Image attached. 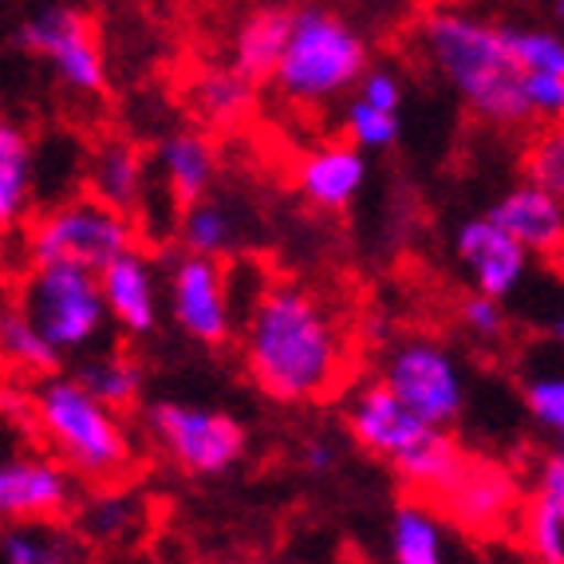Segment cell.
<instances>
[{
	"instance_id": "1",
	"label": "cell",
	"mask_w": 564,
	"mask_h": 564,
	"mask_svg": "<svg viewBox=\"0 0 564 564\" xmlns=\"http://www.w3.org/2000/svg\"><path fill=\"white\" fill-rule=\"evenodd\" d=\"M241 351L249 379L273 403H321L348 379V339L321 292L269 281L245 316Z\"/></svg>"
},
{
	"instance_id": "2",
	"label": "cell",
	"mask_w": 564,
	"mask_h": 564,
	"mask_svg": "<svg viewBox=\"0 0 564 564\" xmlns=\"http://www.w3.org/2000/svg\"><path fill=\"white\" fill-rule=\"evenodd\" d=\"M419 40L431 64L438 67V76L481 122L506 127V131L533 122L525 99V67L509 52L501 24L458 9H434L419 24Z\"/></svg>"
},
{
	"instance_id": "3",
	"label": "cell",
	"mask_w": 564,
	"mask_h": 564,
	"mask_svg": "<svg viewBox=\"0 0 564 564\" xmlns=\"http://www.w3.org/2000/svg\"><path fill=\"white\" fill-rule=\"evenodd\" d=\"M348 431L367 454H376L399 474L414 501L438 498L470 458L446 426L426 423L406 403H399L383 379L356 391L348 403Z\"/></svg>"
},
{
	"instance_id": "4",
	"label": "cell",
	"mask_w": 564,
	"mask_h": 564,
	"mask_svg": "<svg viewBox=\"0 0 564 564\" xmlns=\"http://www.w3.org/2000/svg\"><path fill=\"white\" fill-rule=\"evenodd\" d=\"M29 419L52 454L87 486H115L131 470L134 443L119 411L104 406L76 376H52L29 395Z\"/></svg>"
},
{
	"instance_id": "5",
	"label": "cell",
	"mask_w": 564,
	"mask_h": 564,
	"mask_svg": "<svg viewBox=\"0 0 564 564\" xmlns=\"http://www.w3.org/2000/svg\"><path fill=\"white\" fill-rule=\"evenodd\" d=\"M367 67H371V52L356 24L321 4H304V9H292L289 47L276 67L273 87L276 95H284V104L312 111L359 87Z\"/></svg>"
},
{
	"instance_id": "6",
	"label": "cell",
	"mask_w": 564,
	"mask_h": 564,
	"mask_svg": "<svg viewBox=\"0 0 564 564\" xmlns=\"http://www.w3.org/2000/svg\"><path fill=\"white\" fill-rule=\"evenodd\" d=\"M20 234H24L29 264H79L91 273L139 245L134 217L99 202L95 194H79L40 209Z\"/></svg>"
},
{
	"instance_id": "7",
	"label": "cell",
	"mask_w": 564,
	"mask_h": 564,
	"mask_svg": "<svg viewBox=\"0 0 564 564\" xmlns=\"http://www.w3.org/2000/svg\"><path fill=\"white\" fill-rule=\"evenodd\" d=\"M64 356L91 348L111 324L99 273L79 264H29L9 292Z\"/></svg>"
},
{
	"instance_id": "8",
	"label": "cell",
	"mask_w": 564,
	"mask_h": 564,
	"mask_svg": "<svg viewBox=\"0 0 564 564\" xmlns=\"http://www.w3.org/2000/svg\"><path fill=\"white\" fill-rule=\"evenodd\" d=\"M142 431L151 434V443L178 470L194 474V478H217V474L234 470L249 443L245 426L234 414L198 403H170V399L142 411Z\"/></svg>"
},
{
	"instance_id": "9",
	"label": "cell",
	"mask_w": 564,
	"mask_h": 564,
	"mask_svg": "<svg viewBox=\"0 0 564 564\" xmlns=\"http://www.w3.org/2000/svg\"><path fill=\"white\" fill-rule=\"evenodd\" d=\"M17 44L44 59L56 79L76 95H99L107 87V59L91 17L76 4H40L17 29Z\"/></svg>"
},
{
	"instance_id": "10",
	"label": "cell",
	"mask_w": 564,
	"mask_h": 564,
	"mask_svg": "<svg viewBox=\"0 0 564 564\" xmlns=\"http://www.w3.org/2000/svg\"><path fill=\"white\" fill-rule=\"evenodd\" d=\"M383 383L419 419L446 426V431L466 411V376H462L458 359L443 344H434V339H406V344H399L383 364Z\"/></svg>"
},
{
	"instance_id": "11",
	"label": "cell",
	"mask_w": 564,
	"mask_h": 564,
	"mask_svg": "<svg viewBox=\"0 0 564 564\" xmlns=\"http://www.w3.org/2000/svg\"><path fill=\"white\" fill-rule=\"evenodd\" d=\"M170 316L189 339L221 348L234 336V284L217 257L178 253L166 273Z\"/></svg>"
},
{
	"instance_id": "12",
	"label": "cell",
	"mask_w": 564,
	"mask_h": 564,
	"mask_svg": "<svg viewBox=\"0 0 564 564\" xmlns=\"http://www.w3.org/2000/svg\"><path fill=\"white\" fill-rule=\"evenodd\" d=\"M76 481L79 478L56 454H4L0 458V525L72 518Z\"/></svg>"
},
{
	"instance_id": "13",
	"label": "cell",
	"mask_w": 564,
	"mask_h": 564,
	"mask_svg": "<svg viewBox=\"0 0 564 564\" xmlns=\"http://www.w3.org/2000/svg\"><path fill=\"white\" fill-rule=\"evenodd\" d=\"M518 481L513 474L501 470L498 462L486 458H466L458 474H454L451 486L434 498L438 513L451 518L454 525L474 529V533H498L513 513H518Z\"/></svg>"
},
{
	"instance_id": "14",
	"label": "cell",
	"mask_w": 564,
	"mask_h": 564,
	"mask_svg": "<svg viewBox=\"0 0 564 564\" xmlns=\"http://www.w3.org/2000/svg\"><path fill=\"white\" fill-rule=\"evenodd\" d=\"M454 253L470 273L474 292H486L494 301H506L521 289L529 273V249H521L489 214L462 221L454 237Z\"/></svg>"
},
{
	"instance_id": "15",
	"label": "cell",
	"mask_w": 564,
	"mask_h": 564,
	"mask_svg": "<svg viewBox=\"0 0 564 564\" xmlns=\"http://www.w3.org/2000/svg\"><path fill=\"white\" fill-rule=\"evenodd\" d=\"M99 289H104L107 316L119 332L151 336L159 328V276H154V261L142 245L99 269Z\"/></svg>"
},
{
	"instance_id": "16",
	"label": "cell",
	"mask_w": 564,
	"mask_h": 564,
	"mask_svg": "<svg viewBox=\"0 0 564 564\" xmlns=\"http://www.w3.org/2000/svg\"><path fill=\"white\" fill-rule=\"evenodd\" d=\"M364 182V151L351 147V142H324V147L304 151L301 162H296V189H301V198L308 206L324 209V214H344L359 198Z\"/></svg>"
},
{
	"instance_id": "17",
	"label": "cell",
	"mask_w": 564,
	"mask_h": 564,
	"mask_svg": "<svg viewBox=\"0 0 564 564\" xmlns=\"http://www.w3.org/2000/svg\"><path fill=\"white\" fill-rule=\"evenodd\" d=\"M489 217L529 253L553 257L564 249V202L533 182H521L506 198L494 202Z\"/></svg>"
},
{
	"instance_id": "18",
	"label": "cell",
	"mask_w": 564,
	"mask_h": 564,
	"mask_svg": "<svg viewBox=\"0 0 564 564\" xmlns=\"http://www.w3.org/2000/svg\"><path fill=\"white\" fill-rule=\"evenodd\" d=\"M154 162H159V178L174 214L209 198V189L217 182V147L209 142V134L174 131L170 139L159 142Z\"/></svg>"
},
{
	"instance_id": "19",
	"label": "cell",
	"mask_w": 564,
	"mask_h": 564,
	"mask_svg": "<svg viewBox=\"0 0 564 564\" xmlns=\"http://www.w3.org/2000/svg\"><path fill=\"white\" fill-rule=\"evenodd\" d=\"M521 536L536 564H564V451L549 454L521 506Z\"/></svg>"
},
{
	"instance_id": "20",
	"label": "cell",
	"mask_w": 564,
	"mask_h": 564,
	"mask_svg": "<svg viewBox=\"0 0 564 564\" xmlns=\"http://www.w3.org/2000/svg\"><path fill=\"white\" fill-rule=\"evenodd\" d=\"M0 371L32 383L64 371V351L32 324V316L12 296H0Z\"/></svg>"
},
{
	"instance_id": "21",
	"label": "cell",
	"mask_w": 564,
	"mask_h": 564,
	"mask_svg": "<svg viewBox=\"0 0 564 564\" xmlns=\"http://www.w3.org/2000/svg\"><path fill=\"white\" fill-rule=\"evenodd\" d=\"M289 32H292V9H276V4L253 9L234 32V44H229V67L241 72L253 87L273 84L284 47H289Z\"/></svg>"
},
{
	"instance_id": "22",
	"label": "cell",
	"mask_w": 564,
	"mask_h": 564,
	"mask_svg": "<svg viewBox=\"0 0 564 564\" xmlns=\"http://www.w3.org/2000/svg\"><path fill=\"white\" fill-rule=\"evenodd\" d=\"M87 194L122 214H139L147 202V159L134 142L107 139L87 159Z\"/></svg>"
},
{
	"instance_id": "23",
	"label": "cell",
	"mask_w": 564,
	"mask_h": 564,
	"mask_svg": "<svg viewBox=\"0 0 564 564\" xmlns=\"http://www.w3.org/2000/svg\"><path fill=\"white\" fill-rule=\"evenodd\" d=\"M36 198V151L17 122L0 115V234L24 229Z\"/></svg>"
},
{
	"instance_id": "24",
	"label": "cell",
	"mask_w": 564,
	"mask_h": 564,
	"mask_svg": "<svg viewBox=\"0 0 564 564\" xmlns=\"http://www.w3.org/2000/svg\"><path fill=\"white\" fill-rule=\"evenodd\" d=\"M84 536L67 521H12L0 525V564H79Z\"/></svg>"
},
{
	"instance_id": "25",
	"label": "cell",
	"mask_w": 564,
	"mask_h": 564,
	"mask_svg": "<svg viewBox=\"0 0 564 564\" xmlns=\"http://www.w3.org/2000/svg\"><path fill=\"white\" fill-rule=\"evenodd\" d=\"M178 241H182V253H198V257H229L237 245V234H241V221H237L234 206L221 198H202L194 202L189 209L178 214Z\"/></svg>"
},
{
	"instance_id": "26",
	"label": "cell",
	"mask_w": 564,
	"mask_h": 564,
	"mask_svg": "<svg viewBox=\"0 0 564 564\" xmlns=\"http://www.w3.org/2000/svg\"><path fill=\"white\" fill-rule=\"evenodd\" d=\"M257 87L234 67H209L189 87V104L209 127H234L253 111Z\"/></svg>"
},
{
	"instance_id": "27",
	"label": "cell",
	"mask_w": 564,
	"mask_h": 564,
	"mask_svg": "<svg viewBox=\"0 0 564 564\" xmlns=\"http://www.w3.org/2000/svg\"><path fill=\"white\" fill-rule=\"evenodd\" d=\"M72 376L79 379L84 391H91L99 403L111 406V411H119V414L131 411V406L139 403L142 379H147L142 376L139 359L127 356V351H104V356L84 359Z\"/></svg>"
},
{
	"instance_id": "28",
	"label": "cell",
	"mask_w": 564,
	"mask_h": 564,
	"mask_svg": "<svg viewBox=\"0 0 564 564\" xmlns=\"http://www.w3.org/2000/svg\"><path fill=\"white\" fill-rule=\"evenodd\" d=\"M391 561L395 564H451L443 521L423 501H403L391 518Z\"/></svg>"
},
{
	"instance_id": "29",
	"label": "cell",
	"mask_w": 564,
	"mask_h": 564,
	"mask_svg": "<svg viewBox=\"0 0 564 564\" xmlns=\"http://www.w3.org/2000/svg\"><path fill=\"white\" fill-rule=\"evenodd\" d=\"M76 533L84 541H107V545H119L127 536L139 533V521H142V501L131 498V494H122L115 486H104L99 494L76 506Z\"/></svg>"
},
{
	"instance_id": "30",
	"label": "cell",
	"mask_w": 564,
	"mask_h": 564,
	"mask_svg": "<svg viewBox=\"0 0 564 564\" xmlns=\"http://www.w3.org/2000/svg\"><path fill=\"white\" fill-rule=\"evenodd\" d=\"M525 182L564 202V122H549L525 147Z\"/></svg>"
},
{
	"instance_id": "31",
	"label": "cell",
	"mask_w": 564,
	"mask_h": 564,
	"mask_svg": "<svg viewBox=\"0 0 564 564\" xmlns=\"http://www.w3.org/2000/svg\"><path fill=\"white\" fill-rule=\"evenodd\" d=\"M399 131L403 127H399L395 111H379V107H371L359 95L344 107V134L359 151H391L399 142Z\"/></svg>"
},
{
	"instance_id": "32",
	"label": "cell",
	"mask_w": 564,
	"mask_h": 564,
	"mask_svg": "<svg viewBox=\"0 0 564 564\" xmlns=\"http://www.w3.org/2000/svg\"><path fill=\"white\" fill-rule=\"evenodd\" d=\"M506 32V44L513 52L525 72H553V76H564V36L545 29H525V24H501Z\"/></svg>"
},
{
	"instance_id": "33",
	"label": "cell",
	"mask_w": 564,
	"mask_h": 564,
	"mask_svg": "<svg viewBox=\"0 0 564 564\" xmlns=\"http://www.w3.org/2000/svg\"><path fill=\"white\" fill-rule=\"evenodd\" d=\"M525 406L533 423L564 451V371H536L525 379Z\"/></svg>"
},
{
	"instance_id": "34",
	"label": "cell",
	"mask_w": 564,
	"mask_h": 564,
	"mask_svg": "<svg viewBox=\"0 0 564 564\" xmlns=\"http://www.w3.org/2000/svg\"><path fill=\"white\" fill-rule=\"evenodd\" d=\"M525 99L533 122L549 127V122H564V76L553 72H525Z\"/></svg>"
},
{
	"instance_id": "35",
	"label": "cell",
	"mask_w": 564,
	"mask_h": 564,
	"mask_svg": "<svg viewBox=\"0 0 564 564\" xmlns=\"http://www.w3.org/2000/svg\"><path fill=\"white\" fill-rule=\"evenodd\" d=\"M462 324L474 332L478 339H498L506 332V312H501V301L486 296V292H470L458 308Z\"/></svg>"
},
{
	"instance_id": "36",
	"label": "cell",
	"mask_w": 564,
	"mask_h": 564,
	"mask_svg": "<svg viewBox=\"0 0 564 564\" xmlns=\"http://www.w3.org/2000/svg\"><path fill=\"white\" fill-rule=\"evenodd\" d=\"M356 95L367 99L371 107H379V111L399 115V107H403V84H399V76L387 72V67H367V76L359 79Z\"/></svg>"
},
{
	"instance_id": "37",
	"label": "cell",
	"mask_w": 564,
	"mask_h": 564,
	"mask_svg": "<svg viewBox=\"0 0 564 564\" xmlns=\"http://www.w3.org/2000/svg\"><path fill=\"white\" fill-rule=\"evenodd\" d=\"M339 462V451L332 443H324V438H312L308 446H304V466H308L312 474H332Z\"/></svg>"
},
{
	"instance_id": "38",
	"label": "cell",
	"mask_w": 564,
	"mask_h": 564,
	"mask_svg": "<svg viewBox=\"0 0 564 564\" xmlns=\"http://www.w3.org/2000/svg\"><path fill=\"white\" fill-rule=\"evenodd\" d=\"M553 332H556V339H561V348H564V312H561V316H556Z\"/></svg>"
},
{
	"instance_id": "39",
	"label": "cell",
	"mask_w": 564,
	"mask_h": 564,
	"mask_svg": "<svg viewBox=\"0 0 564 564\" xmlns=\"http://www.w3.org/2000/svg\"><path fill=\"white\" fill-rule=\"evenodd\" d=\"M549 4H553V12H556V17L564 20V0H549Z\"/></svg>"
},
{
	"instance_id": "40",
	"label": "cell",
	"mask_w": 564,
	"mask_h": 564,
	"mask_svg": "<svg viewBox=\"0 0 564 564\" xmlns=\"http://www.w3.org/2000/svg\"><path fill=\"white\" fill-rule=\"evenodd\" d=\"M0 395H4V371H0Z\"/></svg>"
}]
</instances>
